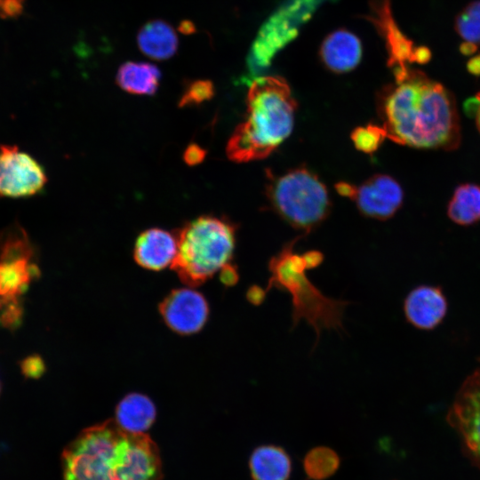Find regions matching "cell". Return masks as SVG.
<instances>
[{"mask_svg":"<svg viewBox=\"0 0 480 480\" xmlns=\"http://www.w3.org/2000/svg\"><path fill=\"white\" fill-rule=\"evenodd\" d=\"M411 65L390 66L395 81L378 97V113L387 137L414 148H457L460 126L452 94Z\"/></svg>","mask_w":480,"mask_h":480,"instance_id":"cell-1","label":"cell"},{"mask_svg":"<svg viewBox=\"0 0 480 480\" xmlns=\"http://www.w3.org/2000/svg\"><path fill=\"white\" fill-rule=\"evenodd\" d=\"M64 480H154L160 457L144 433H131L108 421L83 431L64 450Z\"/></svg>","mask_w":480,"mask_h":480,"instance_id":"cell-2","label":"cell"},{"mask_svg":"<svg viewBox=\"0 0 480 480\" xmlns=\"http://www.w3.org/2000/svg\"><path fill=\"white\" fill-rule=\"evenodd\" d=\"M244 122L233 132L226 148L236 163L268 156L292 132L297 103L288 84L279 76L252 80Z\"/></svg>","mask_w":480,"mask_h":480,"instance_id":"cell-3","label":"cell"},{"mask_svg":"<svg viewBox=\"0 0 480 480\" xmlns=\"http://www.w3.org/2000/svg\"><path fill=\"white\" fill-rule=\"evenodd\" d=\"M295 243L293 240L286 244L269 260L271 276L265 292L272 288L289 292L292 303V327L301 319L306 320L314 327L318 341L323 329L344 331L343 312L350 302L324 296L309 281L306 276L308 268L304 256L293 252Z\"/></svg>","mask_w":480,"mask_h":480,"instance_id":"cell-4","label":"cell"},{"mask_svg":"<svg viewBox=\"0 0 480 480\" xmlns=\"http://www.w3.org/2000/svg\"><path fill=\"white\" fill-rule=\"evenodd\" d=\"M178 252L172 268L190 285L204 283L230 264L236 243V227L224 218L204 215L177 233Z\"/></svg>","mask_w":480,"mask_h":480,"instance_id":"cell-5","label":"cell"},{"mask_svg":"<svg viewBox=\"0 0 480 480\" xmlns=\"http://www.w3.org/2000/svg\"><path fill=\"white\" fill-rule=\"evenodd\" d=\"M267 173L268 201L288 224L309 233L326 219L331 201L325 185L315 172L300 166L282 175Z\"/></svg>","mask_w":480,"mask_h":480,"instance_id":"cell-6","label":"cell"},{"mask_svg":"<svg viewBox=\"0 0 480 480\" xmlns=\"http://www.w3.org/2000/svg\"><path fill=\"white\" fill-rule=\"evenodd\" d=\"M330 0H290L262 25L247 58L250 71L268 68L276 53L292 41L316 8Z\"/></svg>","mask_w":480,"mask_h":480,"instance_id":"cell-7","label":"cell"},{"mask_svg":"<svg viewBox=\"0 0 480 480\" xmlns=\"http://www.w3.org/2000/svg\"><path fill=\"white\" fill-rule=\"evenodd\" d=\"M32 257V245L23 228L15 227L0 236V308L17 300L38 276Z\"/></svg>","mask_w":480,"mask_h":480,"instance_id":"cell-8","label":"cell"},{"mask_svg":"<svg viewBox=\"0 0 480 480\" xmlns=\"http://www.w3.org/2000/svg\"><path fill=\"white\" fill-rule=\"evenodd\" d=\"M46 181L44 170L34 157L16 146L0 144V196H34Z\"/></svg>","mask_w":480,"mask_h":480,"instance_id":"cell-9","label":"cell"},{"mask_svg":"<svg viewBox=\"0 0 480 480\" xmlns=\"http://www.w3.org/2000/svg\"><path fill=\"white\" fill-rule=\"evenodd\" d=\"M467 452L480 464V368L460 387L447 413Z\"/></svg>","mask_w":480,"mask_h":480,"instance_id":"cell-10","label":"cell"},{"mask_svg":"<svg viewBox=\"0 0 480 480\" xmlns=\"http://www.w3.org/2000/svg\"><path fill=\"white\" fill-rule=\"evenodd\" d=\"M353 200L362 214L384 220L401 207L404 191L393 177L375 174L356 187Z\"/></svg>","mask_w":480,"mask_h":480,"instance_id":"cell-11","label":"cell"},{"mask_svg":"<svg viewBox=\"0 0 480 480\" xmlns=\"http://www.w3.org/2000/svg\"><path fill=\"white\" fill-rule=\"evenodd\" d=\"M167 325L181 334L199 331L206 322L208 305L202 294L190 289H180L170 293L160 306Z\"/></svg>","mask_w":480,"mask_h":480,"instance_id":"cell-12","label":"cell"},{"mask_svg":"<svg viewBox=\"0 0 480 480\" xmlns=\"http://www.w3.org/2000/svg\"><path fill=\"white\" fill-rule=\"evenodd\" d=\"M448 303L442 289L435 285H419L406 296L404 311L414 327L429 331L437 327L446 316Z\"/></svg>","mask_w":480,"mask_h":480,"instance_id":"cell-13","label":"cell"},{"mask_svg":"<svg viewBox=\"0 0 480 480\" xmlns=\"http://www.w3.org/2000/svg\"><path fill=\"white\" fill-rule=\"evenodd\" d=\"M177 252L176 235L161 228H149L138 236L133 254L143 268L160 270L173 264Z\"/></svg>","mask_w":480,"mask_h":480,"instance_id":"cell-14","label":"cell"},{"mask_svg":"<svg viewBox=\"0 0 480 480\" xmlns=\"http://www.w3.org/2000/svg\"><path fill=\"white\" fill-rule=\"evenodd\" d=\"M320 55L330 70L336 73L350 71L357 66L361 59L360 40L348 30H336L323 42Z\"/></svg>","mask_w":480,"mask_h":480,"instance_id":"cell-15","label":"cell"},{"mask_svg":"<svg viewBox=\"0 0 480 480\" xmlns=\"http://www.w3.org/2000/svg\"><path fill=\"white\" fill-rule=\"evenodd\" d=\"M248 465L252 480H288L292 472L290 455L275 444L256 447Z\"/></svg>","mask_w":480,"mask_h":480,"instance_id":"cell-16","label":"cell"},{"mask_svg":"<svg viewBox=\"0 0 480 480\" xmlns=\"http://www.w3.org/2000/svg\"><path fill=\"white\" fill-rule=\"evenodd\" d=\"M137 43L145 55L158 60L172 58L179 46L175 30L169 23L161 20L145 23L139 30Z\"/></svg>","mask_w":480,"mask_h":480,"instance_id":"cell-17","label":"cell"},{"mask_svg":"<svg viewBox=\"0 0 480 480\" xmlns=\"http://www.w3.org/2000/svg\"><path fill=\"white\" fill-rule=\"evenodd\" d=\"M160 79V69L142 61L124 62L116 73L117 85L126 92L138 95H153L159 87Z\"/></svg>","mask_w":480,"mask_h":480,"instance_id":"cell-18","label":"cell"},{"mask_svg":"<svg viewBox=\"0 0 480 480\" xmlns=\"http://www.w3.org/2000/svg\"><path fill=\"white\" fill-rule=\"evenodd\" d=\"M155 417L153 403L140 394L127 396L116 408V424L131 433H144L152 425Z\"/></svg>","mask_w":480,"mask_h":480,"instance_id":"cell-19","label":"cell"},{"mask_svg":"<svg viewBox=\"0 0 480 480\" xmlns=\"http://www.w3.org/2000/svg\"><path fill=\"white\" fill-rule=\"evenodd\" d=\"M447 214L462 226L480 220V185L465 183L458 186L448 204Z\"/></svg>","mask_w":480,"mask_h":480,"instance_id":"cell-20","label":"cell"},{"mask_svg":"<svg viewBox=\"0 0 480 480\" xmlns=\"http://www.w3.org/2000/svg\"><path fill=\"white\" fill-rule=\"evenodd\" d=\"M340 464L339 455L331 448L317 446L308 452L303 459V468L310 480H324L338 470Z\"/></svg>","mask_w":480,"mask_h":480,"instance_id":"cell-21","label":"cell"},{"mask_svg":"<svg viewBox=\"0 0 480 480\" xmlns=\"http://www.w3.org/2000/svg\"><path fill=\"white\" fill-rule=\"evenodd\" d=\"M455 29L464 43L480 46V0L471 2L459 13Z\"/></svg>","mask_w":480,"mask_h":480,"instance_id":"cell-22","label":"cell"},{"mask_svg":"<svg viewBox=\"0 0 480 480\" xmlns=\"http://www.w3.org/2000/svg\"><path fill=\"white\" fill-rule=\"evenodd\" d=\"M385 138H387V132L383 126L373 124L357 127L351 133L355 147L358 150L368 154L375 152Z\"/></svg>","mask_w":480,"mask_h":480,"instance_id":"cell-23","label":"cell"},{"mask_svg":"<svg viewBox=\"0 0 480 480\" xmlns=\"http://www.w3.org/2000/svg\"><path fill=\"white\" fill-rule=\"evenodd\" d=\"M214 86L210 80H195L189 83L179 103L180 107L199 105L212 98Z\"/></svg>","mask_w":480,"mask_h":480,"instance_id":"cell-24","label":"cell"},{"mask_svg":"<svg viewBox=\"0 0 480 480\" xmlns=\"http://www.w3.org/2000/svg\"><path fill=\"white\" fill-rule=\"evenodd\" d=\"M0 324L10 330L16 329L22 321L23 308L19 300L0 308Z\"/></svg>","mask_w":480,"mask_h":480,"instance_id":"cell-25","label":"cell"},{"mask_svg":"<svg viewBox=\"0 0 480 480\" xmlns=\"http://www.w3.org/2000/svg\"><path fill=\"white\" fill-rule=\"evenodd\" d=\"M21 373L29 379H38L45 372V364L38 355H31L25 357L20 364Z\"/></svg>","mask_w":480,"mask_h":480,"instance_id":"cell-26","label":"cell"},{"mask_svg":"<svg viewBox=\"0 0 480 480\" xmlns=\"http://www.w3.org/2000/svg\"><path fill=\"white\" fill-rule=\"evenodd\" d=\"M206 156V151L196 143L188 145L186 148L183 158L188 165H196L203 162Z\"/></svg>","mask_w":480,"mask_h":480,"instance_id":"cell-27","label":"cell"},{"mask_svg":"<svg viewBox=\"0 0 480 480\" xmlns=\"http://www.w3.org/2000/svg\"><path fill=\"white\" fill-rule=\"evenodd\" d=\"M480 107V98L478 95L476 97L466 100L463 104V110L465 114L470 117H475Z\"/></svg>","mask_w":480,"mask_h":480,"instance_id":"cell-28","label":"cell"},{"mask_svg":"<svg viewBox=\"0 0 480 480\" xmlns=\"http://www.w3.org/2000/svg\"><path fill=\"white\" fill-rule=\"evenodd\" d=\"M220 277L225 284H233L237 281V273L231 264H228L221 269Z\"/></svg>","mask_w":480,"mask_h":480,"instance_id":"cell-29","label":"cell"},{"mask_svg":"<svg viewBox=\"0 0 480 480\" xmlns=\"http://www.w3.org/2000/svg\"><path fill=\"white\" fill-rule=\"evenodd\" d=\"M335 188H336L337 192L342 196L353 199L356 195V187L354 186L353 184L341 181V182L337 183L335 185Z\"/></svg>","mask_w":480,"mask_h":480,"instance_id":"cell-30","label":"cell"},{"mask_svg":"<svg viewBox=\"0 0 480 480\" xmlns=\"http://www.w3.org/2000/svg\"><path fill=\"white\" fill-rule=\"evenodd\" d=\"M6 17H12L19 14L23 7L24 0H4Z\"/></svg>","mask_w":480,"mask_h":480,"instance_id":"cell-31","label":"cell"},{"mask_svg":"<svg viewBox=\"0 0 480 480\" xmlns=\"http://www.w3.org/2000/svg\"><path fill=\"white\" fill-rule=\"evenodd\" d=\"M303 256L308 268H316L323 261L324 259L323 254L317 251L307 252L303 254Z\"/></svg>","mask_w":480,"mask_h":480,"instance_id":"cell-32","label":"cell"},{"mask_svg":"<svg viewBox=\"0 0 480 480\" xmlns=\"http://www.w3.org/2000/svg\"><path fill=\"white\" fill-rule=\"evenodd\" d=\"M468 70L475 76H480V55L471 58L467 65Z\"/></svg>","mask_w":480,"mask_h":480,"instance_id":"cell-33","label":"cell"},{"mask_svg":"<svg viewBox=\"0 0 480 480\" xmlns=\"http://www.w3.org/2000/svg\"><path fill=\"white\" fill-rule=\"evenodd\" d=\"M478 97L480 98V92L477 93ZM476 118V124L478 132H480V107L479 109L475 116Z\"/></svg>","mask_w":480,"mask_h":480,"instance_id":"cell-34","label":"cell"},{"mask_svg":"<svg viewBox=\"0 0 480 480\" xmlns=\"http://www.w3.org/2000/svg\"><path fill=\"white\" fill-rule=\"evenodd\" d=\"M0 17H5V4H4V0H0Z\"/></svg>","mask_w":480,"mask_h":480,"instance_id":"cell-35","label":"cell"},{"mask_svg":"<svg viewBox=\"0 0 480 480\" xmlns=\"http://www.w3.org/2000/svg\"><path fill=\"white\" fill-rule=\"evenodd\" d=\"M0 391H1V384H0Z\"/></svg>","mask_w":480,"mask_h":480,"instance_id":"cell-36","label":"cell"}]
</instances>
